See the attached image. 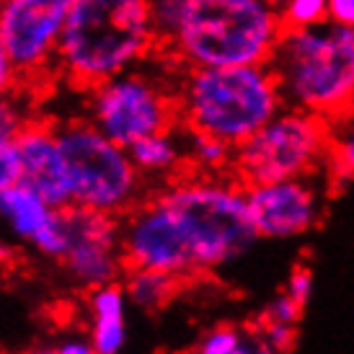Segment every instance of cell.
I'll return each instance as SVG.
<instances>
[{
  "label": "cell",
  "mask_w": 354,
  "mask_h": 354,
  "mask_svg": "<svg viewBox=\"0 0 354 354\" xmlns=\"http://www.w3.org/2000/svg\"><path fill=\"white\" fill-rule=\"evenodd\" d=\"M285 106L269 62L192 68L178 96V111L189 132L223 140L230 148L243 145Z\"/></svg>",
  "instance_id": "6da1fadb"
},
{
  "label": "cell",
  "mask_w": 354,
  "mask_h": 354,
  "mask_svg": "<svg viewBox=\"0 0 354 354\" xmlns=\"http://www.w3.org/2000/svg\"><path fill=\"white\" fill-rule=\"evenodd\" d=\"M269 65L277 73L285 104L336 122L354 106V29L318 24L285 29Z\"/></svg>",
  "instance_id": "7a4b0ae2"
},
{
  "label": "cell",
  "mask_w": 354,
  "mask_h": 354,
  "mask_svg": "<svg viewBox=\"0 0 354 354\" xmlns=\"http://www.w3.org/2000/svg\"><path fill=\"white\" fill-rule=\"evenodd\" d=\"M156 37L150 0H78L57 44L68 78L96 88L150 50Z\"/></svg>",
  "instance_id": "3957f363"
},
{
  "label": "cell",
  "mask_w": 354,
  "mask_h": 354,
  "mask_svg": "<svg viewBox=\"0 0 354 354\" xmlns=\"http://www.w3.org/2000/svg\"><path fill=\"white\" fill-rule=\"evenodd\" d=\"M272 0H184L171 41L192 68L269 62L282 37Z\"/></svg>",
  "instance_id": "277c9868"
},
{
  "label": "cell",
  "mask_w": 354,
  "mask_h": 354,
  "mask_svg": "<svg viewBox=\"0 0 354 354\" xmlns=\"http://www.w3.org/2000/svg\"><path fill=\"white\" fill-rule=\"evenodd\" d=\"M194 274L233 264L256 243V225L243 187L215 178L178 181L158 194Z\"/></svg>",
  "instance_id": "5b68a950"
},
{
  "label": "cell",
  "mask_w": 354,
  "mask_h": 354,
  "mask_svg": "<svg viewBox=\"0 0 354 354\" xmlns=\"http://www.w3.org/2000/svg\"><path fill=\"white\" fill-rule=\"evenodd\" d=\"M57 132L68 160L73 205L106 215H127L138 207L142 174L127 148L109 140L93 122H68Z\"/></svg>",
  "instance_id": "8992f818"
},
{
  "label": "cell",
  "mask_w": 354,
  "mask_h": 354,
  "mask_svg": "<svg viewBox=\"0 0 354 354\" xmlns=\"http://www.w3.org/2000/svg\"><path fill=\"white\" fill-rule=\"evenodd\" d=\"M328 145V119L303 109L285 106L243 145H238L233 168L246 187L285 178H305L326 163Z\"/></svg>",
  "instance_id": "52a82bcc"
},
{
  "label": "cell",
  "mask_w": 354,
  "mask_h": 354,
  "mask_svg": "<svg viewBox=\"0 0 354 354\" xmlns=\"http://www.w3.org/2000/svg\"><path fill=\"white\" fill-rule=\"evenodd\" d=\"M178 111L166 91L140 75H114L93 88L91 122L122 148L158 132H171Z\"/></svg>",
  "instance_id": "ba28073f"
},
{
  "label": "cell",
  "mask_w": 354,
  "mask_h": 354,
  "mask_svg": "<svg viewBox=\"0 0 354 354\" xmlns=\"http://www.w3.org/2000/svg\"><path fill=\"white\" fill-rule=\"evenodd\" d=\"M68 220V254L62 266L73 282L86 290L114 285L124 277V246H122V223L117 215L70 205L62 209Z\"/></svg>",
  "instance_id": "9c48e42d"
},
{
  "label": "cell",
  "mask_w": 354,
  "mask_h": 354,
  "mask_svg": "<svg viewBox=\"0 0 354 354\" xmlns=\"http://www.w3.org/2000/svg\"><path fill=\"white\" fill-rule=\"evenodd\" d=\"M78 0H6L0 3V41L19 75L41 70L57 55L70 10Z\"/></svg>",
  "instance_id": "30bf717a"
},
{
  "label": "cell",
  "mask_w": 354,
  "mask_h": 354,
  "mask_svg": "<svg viewBox=\"0 0 354 354\" xmlns=\"http://www.w3.org/2000/svg\"><path fill=\"white\" fill-rule=\"evenodd\" d=\"M259 238H297L318 223V194L305 178L246 187Z\"/></svg>",
  "instance_id": "8fae6325"
},
{
  "label": "cell",
  "mask_w": 354,
  "mask_h": 354,
  "mask_svg": "<svg viewBox=\"0 0 354 354\" xmlns=\"http://www.w3.org/2000/svg\"><path fill=\"white\" fill-rule=\"evenodd\" d=\"M21 184L37 192L47 205L65 209L73 205L65 150L57 127L47 122H26L19 135Z\"/></svg>",
  "instance_id": "7c38bea8"
},
{
  "label": "cell",
  "mask_w": 354,
  "mask_h": 354,
  "mask_svg": "<svg viewBox=\"0 0 354 354\" xmlns=\"http://www.w3.org/2000/svg\"><path fill=\"white\" fill-rule=\"evenodd\" d=\"M127 292L122 282L88 292L91 342L99 354H122L127 344Z\"/></svg>",
  "instance_id": "4fadbf2b"
},
{
  "label": "cell",
  "mask_w": 354,
  "mask_h": 354,
  "mask_svg": "<svg viewBox=\"0 0 354 354\" xmlns=\"http://www.w3.org/2000/svg\"><path fill=\"white\" fill-rule=\"evenodd\" d=\"M57 207L47 205L37 192L24 187L21 181L0 192V220L8 225L13 236L26 243L39 236L57 217Z\"/></svg>",
  "instance_id": "5bb4252c"
},
{
  "label": "cell",
  "mask_w": 354,
  "mask_h": 354,
  "mask_svg": "<svg viewBox=\"0 0 354 354\" xmlns=\"http://www.w3.org/2000/svg\"><path fill=\"white\" fill-rule=\"evenodd\" d=\"M181 279L158 269H142V266H127L122 277V287L127 292V300L142 310H160L176 295Z\"/></svg>",
  "instance_id": "9a60e30c"
},
{
  "label": "cell",
  "mask_w": 354,
  "mask_h": 354,
  "mask_svg": "<svg viewBox=\"0 0 354 354\" xmlns=\"http://www.w3.org/2000/svg\"><path fill=\"white\" fill-rule=\"evenodd\" d=\"M24 117L6 96L0 99V192L21 181L19 135L24 129Z\"/></svg>",
  "instance_id": "2e32d148"
},
{
  "label": "cell",
  "mask_w": 354,
  "mask_h": 354,
  "mask_svg": "<svg viewBox=\"0 0 354 354\" xmlns=\"http://www.w3.org/2000/svg\"><path fill=\"white\" fill-rule=\"evenodd\" d=\"M127 150L140 174H168L181 160L178 142L171 132H158V135H150L145 140H138Z\"/></svg>",
  "instance_id": "e0dca14e"
},
{
  "label": "cell",
  "mask_w": 354,
  "mask_h": 354,
  "mask_svg": "<svg viewBox=\"0 0 354 354\" xmlns=\"http://www.w3.org/2000/svg\"><path fill=\"white\" fill-rule=\"evenodd\" d=\"M339 127L331 129V145H328V176L334 184L354 181V114L336 119Z\"/></svg>",
  "instance_id": "ac0fdd59"
},
{
  "label": "cell",
  "mask_w": 354,
  "mask_h": 354,
  "mask_svg": "<svg viewBox=\"0 0 354 354\" xmlns=\"http://www.w3.org/2000/svg\"><path fill=\"white\" fill-rule=\"evenodd\" d=\"M285 29H308L328 21V0H277Z\"/></svg>",
  "instance_id": "d6986e66"
},
{
  "label": "cell",
  "mask_w": 354,
  "mask_h": 354,
  "mask_svg": "<svg viewBox=\"0 0 354 354\" xmlns=\"http://www.w3.org/2000/svg\"><path fill=\"white\" fill-rule=\"evenodd\" d=\"M233 156H236V148H230L223 140L192 132V158L202 168H209V171L225 168L227 163H233Z\"/></svg>",
  "instance_id": "ffe728a7"
},
{
  "label": "cell",
  "mask_w": 354,
  "mask_h": 354,
  "mask_svg": "<svg viewBox=\"0 0 354 354\" xmlns=\"http://www.w3.org/2000/svg\"><path fill=\"white\" fill-rule=\"evenodd\" d=\"M238 336H241V328H236V326H217L199 339L194 354H230Z\"/></svg>",
  "instance_id": "44dd1931"
},
{
  "label": "cell",
  "mask_w": 354,
  "mask_h": 354,
  "mask_svg": "<svg viewBox=\"0 0 354 354\" xmlns=\"http://www.w3.org/2000/svg\"><path fill=\"white\" fill-rule=\"evenodd\" d=\"M181 6H184V0H150L156 34L171 39V34L176 31L178 16H181Z\"/></svg>",
  "instance_id": "7402d4cb"
},
{
  "label": "cell",
  "mask_w": 354,
  "mask_h": 354,
  "mask_svg": "<svg viewBox=\"0 0 354 354\" xmlns=\"http://www.w3.org/2000/svg\"><path fill=\"white\" fill-rule=\"evenodd\" d=\"M300 315H303V308H300L295 300H290L285 292H279V295H277L272 303L266 305V310H264V315H261V321H269V324L297 326V324H300Z\"/></svg>",
  "instance_id": "603a6c76"
},
{
  "label": "cell",
  "mask_w": 354,
  "mask_h": 354,
  "mask_svg": "<svg viewBox=\"0 0 354 354\" xmlns=\"http://www.w3.org/2000/svg\"><path fill=\"white\" fill-rule=\"evenodd\" d=\"M230 354H279V352L269 344V339L261 331V326L256 324V326H248V328H241V336H238V342Z\"/></svg>",
  "instance_id": "cb8c5ba5"
},
{
  "label": "cell",
  "mask_w": 354,
  "mask_h": 354,
  "mask_svg": "<svg viewBox=\"0 0 354 354\" xmlns=\"http://www.w3.org/2000/svg\"><path fill=\"white\" fill-rule=\"evenodd\" d=\"M282 292H285L290 300H295L300 308H305L308 300H310V295H313V272L305 269V266H295Z\"/></svg>",
  "instance_id": "d4e9b609"
},
{
  "label": "cell",
  "mask_w": 354,
  "mask_h": 354,
  "mask_svg": "<svg viewBox=\"0 0 354 354\" xmlns=\"http://www.w3.org/2000/svg\"><path fill=\"white\" fill-rule=\"evenodd\" d=\"M261 331L266 334L269 344L274 346L279 354H290L292 346H295L297 339V326H287V324H269V321H259Z\"/></svg>",
  "instance_id": "484cf974"
},
{
  "label": "cell",
  "mask_w": 354,
  "mask_h": 354,
  "mask_svg": "<svg viewBox=\"0 0 354 354\" xmlns=\"http://www.w3.org/2000/svg\"><path fill=\"white\" fill-rule=\"evenodd\" d=\"M328 21L354 29V0H328Z\"/></svg>",
  "instance_id": "4316f807"
},
{
  "label": "cell",
  "mask_w": 354,
  "mask_h": 354,
  "mask_svg": "<svg viewBox=\"0 0 354 354\" xmlns=\"http://www.w3.org/2000/svg\"><path fill=\"white\" fill-rule=\"evenodd\" d=\"M55 349L57 354H99L91 336H65Z\"/></svg>",
  "instance_id": "83f0119b"
},
{
  "label": "cell",
  "mask_w": 354,
  "mask_h": 354,
  "mask_svg": "<svg viewBox=\"0 0 354 354\" xmlns=\"http://www.w3.org/2000/svg\"><path fill=\"white\" fill-rule=\"evenodd\" d=\"M16 78H19V70H16V65L10 62L8 50H6L3 41H0V99L13 88V80Z\"/></svg>",
  "instance_id": "f1b7e54d"
},
{
  "label": "cell",
  "mask_w": 354,
  "mask_h": 354,
  "mask_svg": "<svg viewBox=\"0 0 354 354\" xmlns=\"http://www.w3.org/2000/svg\"><path fill=\"white\" fill-rule=\"evenodd\" d=\"M24 354H57V349L55 346H34V349H29V352Z\"/></svg>",
  "instance_id": "f546056e"
},
{
  "label": "cell",
  "mask_w": 354,
  "mask_h": 354,
  "mask_svg": "<svg viewBox=\"0 0 354 354\" xmlns=\"http://www.w3.org/2000/svg\"><path fill=\"white\" fill-rule=\"evenodd\" d=\"M8 256H10L8 248H0V259H8Z\"/></svg>",
  "instance_id": "4dcf8cb0"
},
{
  "label": "cell",
  "mask_w": 354,
  "mask_h": 354,
  "mask_svg": "<svg viewBox=\"0 0 354 354\" xmlns=\"http://www.w3.org/2000/svg\"><path fill=\"white\" fill-rule=\"evenodd\" d=\"M352 114H354V106H352Z\"/></svg>",
  "instance_id": "1f68e13d"
},
{
  "label": "cell",
  "mask_w": 354,
  "mask_h": 354,
  "mask_svg": "<svg viewBox=\"0 0 354 354\" xmlns=\"http://www.w3.org/2000/svg\"><path fill=\"white\" fill-rule=\"evenodd\" d=\"M0 3H6V0H0Z\"/></svg>",
  "instance_id": "d6a6232c"
}]
</instances>
